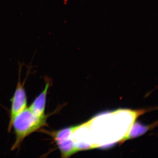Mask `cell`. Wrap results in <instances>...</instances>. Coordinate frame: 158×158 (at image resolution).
I'll list each match as a JSON object with an SVG mask.
<instances>
[{
    "label": "cell",
    "instance_id": "obj_1",
    "mask_svg": "<svg viewBox=\"0 0 158 158\" xmlns=\"http://www.w3.org/2000/svg\"><path fill=\"white\" fill-rule=\"evenodd\" d=\"M49 115L39 116L35 115L28 107L21 112L15 116L11 127L14 129L15 140L11 148V150L19 147L26 137L47 126V121Z\"/></svg>",
    "mask_w": 158,
    "mask_h": 158
},
{
    "label": "cell",
    "instance_id": "obj_2",
    "mask_svg": "<svg viewBox=\"0 0 158 158\" xmlns=\"http://www.w3.org/2000/svg\"><path fill=\"white\" fill-rule=\"evenodd\" d=\"M73 127L48 132L56 142L62 158H68L77 152L71 138Z\"/></svg>",
    "mask_w": 158,
    "mask_h": 158
},
{
    "label": "cell",
    "instance_id": "obj_3",
    "mask_svg": "<svg viewBox=\"0 0 158 158\" xmlns=\"http://www.w3.org/2000/svg\"><path fill=\"white\" fill-rule=\"evenodd\" d=\"M20 81V73H19V79L17 86L15 91L14 95L11 99V107L10 113L8 131L12 129V123L15 116L27 107V100L25 89Z\"/></svg>",
    "mask_w": 158,
    "mask_h": 158
},
{
    "label": "cell",
    "instance_id": "obj_4",
    "mask_svg": "<svg viewBox=\"0 0 158 158\" xmlns=\"http://www.w3.org/2000/svg\"><path fill=\"white\" fill-rule=\"evenodd\" d=\"M50 83L47 81L44 89L34 100L28 108L35 115L40 116H45L47 96Z\"/></svg>",
    "mask_w": 158,
    "mask_h": 158
},
{
    "label": "cell",
    "instance_id": "obj_5",
    "mask_svg": "<svg viewBox=\"0 0 158 158\" xmlns=\"http://www.w3.org/2000/svg\"><path fill=\"white\" fill-rule=\"evenodd\" d=\"M156 123H153L150 125L145 126L139 123H135L134 122L127 135L126 136L125 138L123 140L121 144L124 141L129 139L136 138L143 135L148 130L152 129L154 127Z\"/></svg>",
    "mask_w": 158,
    "mask_h": 158
}]
</instances>
